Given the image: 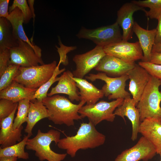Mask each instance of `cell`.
<instances>
[{
    "label": "cell",
    "instance_id": "obj_35",
    "mask_svg": "<svg viewBox=\"0 0 161 161\" xmlns=\"http://www.w3.org/2000/svg\"><path fill=\"white\" fill-rule=\"evenodd\" d=\"M9 0H0V18H7L9 15L8 12Z\"/></svg>",
    "mask_w": 161,
    "mask_h": 161
},
{
    "label": "cell",
    "instance_id": "obj_16",
    "mask_svg": "<svg viewBox=\"0 0 161 161\" xmlns=\"http://www.w3.org/2000/svg\"><path fill=\"white\" fill-rule=\"evenodd\" d=\"M17 108L7 117L0 121V148H5L13 145L22 140L21 131L23 127L18 129L13 126L15 114Z\"/></svg>",
    "mask_w": 161,
    "mask_h": 161
},
{
    "label": "cell",
    "instance_id": "obj_38",
    "mask_svg": "<svg viewBox=\"0 0 161 161\" xmlns=\"http://www.w3.org/2000/svg\"><path fill=\"white\" fill-rule=\"evenodd\" d=\"M27 2L28 3L29 5V7L32 14L33 17L32 18H33V23H34V22L35 21V13L34 9V8L33 7L34 0H28L27 1Z\"/></svg>",
    "mask_w": 161,
    "mask_h": 161
},
{
    "label": "cell",
    "instance_id": "obj_21",
    "mask_svg": "<svg viewBox=\"0 0 161 161\" xmlns=\"http://www.w3.org/2000/svg\"><path fill=\"white\" fill-rule=\"evenodd\" d=\"M7 18L11 25L13 33L15 38L28 43L34 48L36 54L39 57H41V49L37 46L34 45L28 38L25 33L23 26L24 18L21 11L16 7L9 13Z\"/></svg>",
    "mask_w": 161,
    "mask_h": 161
},
{
    "label": "cell",
    "instance_id": "obj_1",
    "mask_svg": "<svg viewBox=\"0 0 161 161\" xmlns=\"http://www.w3.org/2000/svg\"><path fill=\"white\" fill-rule=\"evenodd\" d=\"M91 122L81 123L76 134L66 136L60 139L57 145L59 148L65 150L71 157H74L80 149L94 148L103 145L106 136L99 132Z\"/></svg>",
    "mask_w": 161,
    "mask_h": 161
},
{
    "label": "cell",
    "instance_id": "obj_24",
    "mask_svg": "<svg viewBox=\"0 0 161 161\" xmlns=\"http://www.w3.org/2000/svg\"><path fill=\"white\" fill-rule=\"evenodd\" d=\"M73 78L79 89L80 101L84 100L86 104H95L104 96L101 89H98L86 79L74 77Z\"/></svg>",
    "mask_w": 161,
    "mask_h": 161
},
{
    "label": "cell",
    "instance_id": "obj_40",
    "mask_svg": "<svg viewBox=\"0 0 161 161\" xmlns=\"http://www.w3.org/2000/svg\"><path fill=\"white\" fill-rule=\"evenodd\" d=\"M152 52L161 53V44H154L153 47Z\"/></svg>",
    "mask_w": 161,
    "mask_h": 161
},
{
    "label": "cell",
    "instance_id": "obj_7",
    "mask_svg": "<svg viewBox=\"0 0 161 161\" xmlns=\"http://www.w3.org/2000/svg\"><path fill=\"white\" fill-rule=\"evenodd\" d=\"M123 100L118 99L110 102L102 100L93 104H86L80 109L78 113L82 119L87 117L95 126L104 120L113 122L116 116L114 111L122 104Z\"/></svg>",
    "mask_w": 161,
    "mask_h": 161
},
{
    "label": "cell",
    "instance_id": "obj_34",
    "mask_svg": "<svg viewBox=\"0 0 161 161\" xmlns=\"http://www.w3.org/2000/svg\"><path fill=\"white\" fill-rule=\"evenodd\" d=\"M10 58V49L0 50V76L8 67Z\"/></svg>",
    "mask_w": 161,
    "mask_h": 161
},
{
    "label": "cell",
    "instance_id": "obj_9",
    "mask_svg": "<svg viewBox=\"0 0 161 161\" xmlns=\"http://www.w3.org/2000/svg\"><path fill=\"white\" fill-rule=\"evenodd\" d=\"M106 55L113 56L129 63H134L143 58L139 41L134 43L122 41L103 47Z\"/></svg>",
    "mask_w": 161,
    "mask_h": 161
},
{
    "label": "cell",
    "instance_id": "obj_37",
    "mask_svg": "<svg viewBox=\"0 0 161 161\" xmlns=\"http://www.w3.org/2000/svg\"><path fill=\"white\" fill-rule=\"evenodd\" d=\"M150 62L154 64L161 65V53L152 52Z\"/></svg>",
    "mask_w": 161,
    "mask_h": 161
},
{
    "label": "cell",
    "instance_id": "obj_17",
    "mask_svg": "<svg viewBox=\"0 0 161 161\" xmlns=\"http://www.w3.org/2000/svg\"><path fill=\"white\" fill-rule=\"evenodd\" d=\"M138 133L151 144L157 154H161V117L145 119L140 123Z\"/></svg>",
    "mask_w": 161,
    "mask_h": 161
},
{
    "label": "cell",
    "instance_id": "obj_11",
    "mask_svg": "<svg viewBox=\"0 0 161 161\" xmlns=\"http://www.w3.org/2000/svg\"><path fill=\"white\" fill-rule=\"evenodd\" d=\"M106 55L103 47L96 46L86 53L75 55L73 58L76 66V69L72 72L74 77L83 78L95 69Z\"/></svg>",
    "mask_w": 161,
    "mask_h": 161
},
{
    "label": "cell",
    "instance_id": "obj_30",
    "mask_svg": "<svg viewBox=\"0 0 161 161\" xmlns=\"http://www.w3.org/2000/svg\"><path fill=\"white\" fill-rule=\"evenodd\" d=\"M20 66L14 64H10L0 76V91L9 86L18 74Z\"/></svg>",
    "mask_w": 161,
    "mask_h": 161
},
{
    "label": "cell",
    "instance_id": "obj_8",
    "mask_svg": "<svg viewBox=\"0 0 161 161\" xmlns=\"http://www.w3.org/2000/svg\"><path fill=\"white\" fill-rule=\"evenodd\" d=\"M85 78L92 81L97 79L104 81L106 83L101 89L104 95L109 100L124 99L131 95L130 93L125 89L126 81L129 79L127 74L114 78L109 77L104 73L100 72L97 74H90L88 76H85Z\"/></svg>",
    "mask_w": 161,
    "mask_h": 161
},
{
    "label": "cell",
    "instance_id": "obj_39",
    "mask_svg": "<svg viewBox=\"0 0 161 161\" xmlns=\"http://www.w3.org/2000/svg\"><path fill=\"white\" fill-rule=\"evenodd\" d=\"M17 158L13 157H0V161H16Z\"/></svg>",
    "mask_w": 161,
    "mask_h": 161
},
{
    "label": "cell",
    "instance_id": "obj_6",
    "mask_svg": "<svg viewBox=\"0 0 161 161\" xmlns=\"http://www.w3.org/2000/svg\"><path fill=\"white\" fill-rule=\"evenodd\" d=\"M76 36L80 39L90 40L96 46L102 47L122 41L120 26L116 22L114 24L94 29L82 27Z\"/></svg>",
    "mask_w": 161,
    "mask_h": 161
},
{
    "label": "cell",
    "instance_id": "obj_29",
    "mask_svg": "<svg viewBox=\"0 0 161 161\" xmlns=\"http://www.w3.org/2000/svg\"><path fill=\"white\" fill-rule=\"evenodd\" d=\"M30 100L29 99H24L18 102V111L13 123L14 129L19 128L24 123L27 122L30 107Z\"/></svg>",
    "mask_w": 161,
    "mask_h": 161
},
{
    "label": "cell",
    "instance_id": "obj_4",
    "mask_svg": "<svg viewBox=\"0 0 161 161\" xmlns=\"http://www.w3.org/2000/svg\"><path fill=\"white\" fill-rule=\"evenodd\" d=\"M161 85V80L151 75L136 106L141 122L146 118L161 117V91L159 90Z\"/></svg>",
    "mask_w": 161,
    "mask_h": 161
},
{
    "label": "cell",
    "instance_id": "obj_26",
    "mask_svg": "<svg viewBox=\"0 0 161 161\" xmlns=\"http://www.w3.org/2000/svg\"><path fill=\"white\" fill-rule=\"evenodd\" d=\"M29 137L24 135L22 140L13 145L5 148H0V157H16L18 159L27 160L29 154L25 151L24 148L26 143Z\"/></svg>",
    "mask_w": 161,
    "mask_h": 161
},
{
    "label": "cell",
    "instance_id": "obj_20",
    "mask_svg": "<svg viewBox=\"0 0 161 161\" xmlns=\"http://www.w3.org/2000/svg\"><path fill=\"white\" fill-rule=\"evenodd\" d=\"M133 32L137 36L143 51V58L142 61L150 62L153 47L154 44L157 30L145 29L141 27L136 21H134Z\"/></svg>",
    "mask_w": 161,
    "mask_h": 161
},
{
    "label": "cell",
    "instance_id": "obj_13",
    "mask_svg": "<svg viewBox=\"0 0 161 161\" xmlns=\"http://www.w3.org/2000/svg\"><path fill=\"white\" fill-rule=\"evenodd\" d=\"M141 10L145 13L146 10L131 1L123 4L117 11L116 22L123 30L122 41H128L132 38L134 21L133 15L137 11Z\"/></svg>",
    "mask_w": 161,
    "mask_h": 161
},
{
    "label": "cell",
    "instance_id": "obj_28",
    "mask_svg": "<svg viewBox=\"0 0 161 161\" xmlns=\"http://www.w3.org/2000/svg\"><path fill=\"white\" fill-rule=\"evenodd\" d=\"M61 63L60 61L50 79L37 89L32 99H36L39 101H42L44 99L47 97V92L50 87L53 83L57 81H58L59 79V77H57V76L65 70V68L59 69V66Z\"/></svg>",
    "mask_w": 161,
    "mask_h": 161
},
{
    "label": "cell",
    "instance_id": "obj_14",
    "mask_svg": "<svg viewBox=\"0 0 161 161\" xmlns=\"http://www.w3.org/2000/svg\"><path fill=\"white\" fill-rule=\"evenodd\" d=\"M136 64L127 63L115 57L106 55L95 69L109 77H117L126 74Z\"/></svg>",
    "mask_w": 161,
    "mask_h": 161
},
{
    "label": "cell",
    "instance_id": "obj_5",
    "mask_svg": "<svg viewBox=\"0 0 161 161\" xmlns=\"http://www.w3.org/2000/svg\"><path fill=\"white\" fill-rule=\"evenodd\" d=\"M57 66L56 61H54L50 63L38 66L20 67L13 80L27 88L38 89L50 79Z\"/></svg>",
    "mask_w": 161,
    "mask_h": 161
},
{
    "label": "cell",
    "instance_id": "obj_31",
    "mask_svg": "<svg viewBox=\"0 0 161 161\" xmlns=\"http://www.w3.org/2000/svg\"><path fill=\"white\" fill-rule=\"evenodd\" d=\"M18 8L22 12L24 18V23H29L33 18L32 14L26 0H14L12 5L9 7V13L16 7Z\"/></svg>",
    "mask_w": 161,
    "mask_h": 161
},
{
    "label": "cell",
    "instance_id": "obj_3",
    "mask_svg": "<svg viewBox=\"0 0 161 161\" xmlns=\"http://www.w3.org/2000/svg\"><path fill=\"white\" fill-rule=\"evenodd\" d=\"M60 132L57 130L51 129L44 133L39 129L35 137L28 139L26 148L28 150L35 151V156L41 161H62L66 158L67 154L55 153L50 147L53 141L56 145L57 144L60 139Z\"/></svg>",
    "mask_w": 161,
    "mask_h": 161
},
{
    "label": "cell",
    "instance_id": "obj_18",
    "mask_svg": "<svg viewBox=\"0 0 161 161\" xmlns=\"http://www.w3.org/2000/svg\"><path fill=\"white\" fill-rule=\"evenodd\" d=\"M136 103L131 96L124 99L121 105L117 107L114 113L115 115L121 117L126 122L125 117H126L132 125V134L131 139L133 141L137 140L139 128L141 123L139 110L136 107Z\"/></svg>",
    "mask_w": 161,
    "mask_h": 161
},
{
    "label": "cell",
    "instance_id": "obj_33",
    "mask_svg": "<svg viewBox=\"0 0 161 161\" xmlns=\"http://www.w3.org/2000/svg\"><path fill=\"white\" fill-rule=\"evenodd\" d=\"M138 64L145 69L151 76L161 80V65L150 62H139Z\"/></svg>",
    "mask_w": 161,
    "mask_h": 161
},
{
    "label": "cell",
    "instance_id": "obj_22",
    "mask_svg": "<svg viewBox=\"0 0 161 161\" xmlns=\"http://www.w3.org/2000/svg\"><path fill=\"white\" fill-rule=\"evenodd\" d=\"M37 89L27 88L13 80L9 86L0 91V99H6L16 103L24 99L31 100Z\"/></svg>",
    "mask_w": 161,
    "mask_h": 161
},
{
    "label": "cell",
    "instance_id": "obj_10",
    "mask_svg": "<svg viewBox=\"0 0 161 161\" xmlns=\"http://www.w3.org/2000/svg\"><path fill=\"white\" fill-rule=\"evenodd\" d=\"M18 43L17 46L10 49V58L8 65L12 64L28 67L45 64L32 46L20 39L18 40Z\"/></svg>",
    "mask_w": 161,
    "mask_h": 161
},
{
    "label": "cell",
    "instance_id": "obj_12",
    "mask_svg": "<svg viewBox=\"0 0 161 161\" xmlns=\"http://www.w3.org/2000/svg\"><path fill=\"white\" fill-rule=\"evenodd\" d=\"M156 154L153 145L142 136L134 146L125 150L119 154L114 161H148Z\"/></svg>",
    "mask_w": 161,
    "mask_h": 161
},
{
    "label": "cell",
    "instance_id": "obj_2",
    "mask_svg": "<svg viewBox=\"0 0 161 161\" xmlns=\"http://www.w3.org/2000/svg\"><path fill=\"white\" fill-rule=\"evenodd\" d=\"M42 102L48 110L49 120L55 124L68 126H74L75 120L82 119L78 112L86 103L81 100L78 104H75L58 94L47 96Z\"/></svg>",
    "mask_w": 161,
    "mask_h": 161
},
{
    "label": "cell",
    "instance_id": "obj_15",
    "mask_svg": "<svg viewBox=\"0 0 161 161\" xmlns=\"http://www.w3.org/2000/svg\"><path fill=\"white\" fill-rule=\"evenodd\" d=\"M126 74L130 80L129 90L137 106L151 75L145 69L137 64Z\"/></svg>",
    "mask_w": 161,
    "mask_h": 161
},
{
    "label": "cell",
    "instance_id": "obj_25",
    "mask_svg": "<svg viewBox=\"0 0 161 161\" xmlns=\"http://www.w3.org/2000/svg\"><path fill=\"white\" fill-rule=\"evenodd\" d=\"M18 45L14 37L11 25L6 18H0V50L10 49Z\"/></svg>",
    "mask_w": 161,
    "mask_h": 161
},
{
    "label": "cell",
    "instance_id": "obj_27",
    "mask_svg": "<svg viewBox=\"0 0 161 161\" xmlns=\"http://www.w3.org/2000/svg\"><path fill=\"white\" fill-rule=\"evenodd\" d=\"M131 1L143 8H149L145 13L151 19H158L161 15V0H132Z\"/></svg>",
    "mask_w": 161,
    "mask_h": 161
},
{
    "label": "cell",
    "instance_id": "obj_32",
    "mask_svg": "<svg viewBox=\"0 0 161 161\" xmlns=\"http://www.w3.org/2000/svg\"><path fill=\"white\" fill-rule=\"evenodd\" d=\"M18 103L6 99L0 100V121L7 117L18 108Z\"/></svg>",
    "mask_w": 161,
    "mask_h": 161
},
{
    "label": "cell",
    "instance_id": "obj_19",
    "mask_svg": "<svg viewBox=\"0 0 161 161\" xmlns=\"http://www.w3.org/2000/svg\"><path fill=\"white\" fill-rule=\"evenodd\" d=\"M72 72L67 70L63 72L59 77L57 85L52 87L48 96H51L58 94H65L68 96L69 99L72 102L74 100L80 101L79 91L76 83L73 78Z\"/></svg>",
    "mask_w": 161,
    "mask_h": 161
},
{
    "label": "cell",
    "instance_id": "obj_36",
    "mask_svg": "<svg viewBox=\"0 0 161 161\" xmlns=\"http://www.w3.org/2000/svg\"><path fill=\"white\" fill-rule=\"evenodd\" d=\"M158 23L156 28L157 33L155 38L154 44H161V15L157 19Z\"/></svg>",
    "mask_w": 161,
    "mask_h": 161
},
{
    "label": "cell",
    "instance_id": "obj_23",
    "mask_svg": "<svg viewBox=\"0 0 161 161\" xmlns=\"http://www.w3.org/2000/svg\"><path fill=\"white\" fill-rule=\"evenodd\" d=\"M48 117V110L42 101L36 99L30 100L27 125L24 129L29 138L32 135V130L35 125L41 119Z\"/></svg>",
    "mask_w": 161,
    "mask_h": 161
},
{
    "label": "cell",
    "instance_id": "obj_41",
    "mask_svg": "<svg viewBox=\"0 0 161 161\" xmlns=\"http://www.w3.org/2000/svg\"><path fill=\"white\" fill-rule=\"evenodd\" d=\"M160 157H161V160H160V161H161V154H160Z\"/></svg>",
    "mask_w": 161,
    "mask_h": 161
}]
</instances>
